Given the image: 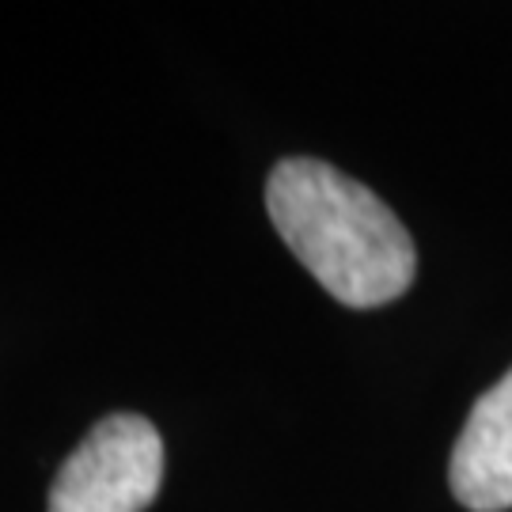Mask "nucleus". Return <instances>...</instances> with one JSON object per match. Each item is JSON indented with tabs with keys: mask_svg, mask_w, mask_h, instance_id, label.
<instances>
[{
	"mask_svg": "<svg viewBox=\"0 0 512 512\" xmlns=\"http://www.w3.org/2000/svg\"><path fill=\"white\" fill-rule=\"evenodd\" d=\"M164 482V440L141 414H110L61 463L50 512H145Z\"/></svg>",
	"mask_w": 512,
	"mask_h": 512,
	"instance_id": "obj_2",
	"label": "nucleus"
},
{
	"mask_svg": "<svg viewBox=\"0 0 512 512\" xmlns=\"http://www.w3.org/2000/svg\"><path fill=\"white\" fill-rule=\"evenodd\" d=\"M448 482L463 509H512V368L471 410L452 448Z\"/></svg>",
	"mask_w": 512,
	"mask_h": 512,
	"instance_id": "obj_3",
	"label": "nucleus"
},
{
	"mask_svg": "<svg viewBox=\"0 0 512 512\" xmlns=\"http://www.w3.org/2000/svg\"><path fill=\"white\" fill-rule=\"evenodd\" d=\"M277 236L338 304L384 308L414 285V239L368 186L308 156L281 160L266 183Z\"/></svg>",
	"mask_w": 512,
	"mask_h": 512,
	"instance_id": "obj_1",
	"label": "nucleus"
}]
</instances>
